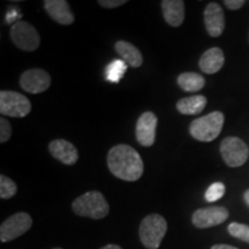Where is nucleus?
<instances>
[{
  "instance_id": "15",
  "label": "nucleus",
  "mask_w": 249,
  "mask_h": 249,
  "mask_svg": "<svg viewBox=\"0 0 249 249\" xmlns=\"http://www.w3.org/2000/svg\"><path fill=\"white\" fill-rule=\"evenodd\" d=\"M161 9L165 21L171 27H180L185 20V2L182 0H163Z\"/></svg>"
},
{
  "instance_id": "22",
  "label": "nucleus",
  "mask_w": 249,
  "mask_h": 249,
  "mask_svg": "<svg viewBox=\"0 0 249 249\" xmlns=\"http://www.w3.org/2000/svg\"><path fill=\"white\" fill-rule=\"evenodd\" d=\"M229 233L239 240L249 244V226L240 223H231L227 227Z\"/></svg>"
},
{
  "instance_id": "30",
  "label": "nucleus",
  "mask_w": 249,
  "mask_h": 249,
  "mask_svg": "<svg viewBox=\"0 0 249 249\" xmlns=\"http://www.w3.org/2000/svg\"><path fill=\"white\" fill-rule=\"evenodd\" d=\"M53 249H61V248H53Z\"/></svg>"
},
{
  "instance_id": "3",
  "label": "nucleus",
  "mask_w": 249,
  "mask_h": 249,
  "mask_svg": "<svg viewBox=\"0 0 249 249\" xmlns=\"http://www.w3.org/2000/svg\"><path fill=\"white\" fill-rule=\"evenodd\" d=\"M224 114L216 111L195 119L189 126V133L195 140L201 142H211L219 136L223 129Z\"/></svg>"
},
{
  "instance_id": "9",
  "label": "nucleus",
  "mask_w": 249,
  "mask_h": 249,
  "mask_svg": "<svg viewBox=\"0 0 249 249\" xmlns=\"http://www.w3.org/2000/svg\"><path fill=\"white\" fill-rule=\"evenodd\" d=\"M229 218V211L224 207L202 208L193 213L192 222L197 229H209L223 224Z\"/></svg>"
},
{
  "instance_id": "19",
  "label": "nucleus",
  "mask_w": 249,
  "mask_h": 249,
  "mask_svg": "<svg viewBox=\"0 0 249 249\" xmlns=\"http://www.w3.org/2000/svg\"><path fill=\"white\" fill-rule=\"evenodd\" d=\"M178 85L183 91L196 92L203 89L205 85L204 77L197 73L193 71H186L178 76Z\"/></svg>"
},
{
  "instance_id": "27",
  "label": "nucleus",
  "mask_w": 249,
  "mask_h": 249,
  "mask_svg": "<svg viewBox=\"0 0 249 249\" xmlns=\"http://www.w3.org/2000/svg\"><path fill=\"white\" fill-rule=\"evenodd\" d=\"M211 249H239V248L233 247V246H230V245H214L211 247Z\"/></svg>"
},
{
  "instance_id": "7",
  "label": "nucleus",
  "mask_w": 249,
  "mask_h": 249,
  "mask_svg": "<svg viewBox=\"0 0 249 249\" xmlns=\"http://www.w3.org/2000/svg\"><path fill=\"white\" fill-rule=\"evenodd\" d=\"M11 38L18 49L23 51H35L39 46V35L36 28L26 21L15 22L11 28Z\"/></svg>"
},
{
  "instance_id": "24",
  "label": "nucleus",
  "mask_w": 249,
  "mask_h": 249,
  "mask_svg": "<svg viewBox=\"0 0 249 249\" xmlns=\"http://www.w3.org/2000/svg\"><path fill=\"white\" fill-rule=\"evenodd\" d=\"M12 135V127L11 124L4 117L0 118V142L5 143L11 139Z\"/></svg>"
},
{
  "instance_id": "18",
  "label": "nucleus",
  "mask_w": 249,
  "mask_h": 249,
  "mask_svg": "<svg viewBox=\"0 0 249 249\" xmlns=\"http://www.w3.org/2000/svg\"><path fill=\"white\" fill-rule=\"evenodd\" d=\"M207 98L204 96H192V97H186L180 99L177 103V110L185 116H193V114H198L204 110L207 107Z\"/></svg>"
},
{
  "instance_id": "4",
  "label": "nucleus",
  "mask_w": 249,
  "mask_h": 249,
  "mask_svg": "<svg viewBox=\"0 0 249 249\" xmlns=\"http://www.w3.org/2000/svg\"><path fill=\"white\" fill-rule=\"evenodd\" d=\"M167 231L166 219L160 214H149L140 225V240L147 249H158Z\"/></svg>"
},
{
  "instance_id": "8",
  "label": "nucleus",
  "mask_w": 249,
  "mask_h": 249,
  "mask_svg": "<svg viewBox=\"0 0 249 249\" xmlns=\"http://www.w3.org/2000/svg\"><path fill=\"white\" fill-rule=\"evenodd\" d=\"M33 226V218L26 213H18L11 216L0 226V240L8 242L18 239L30 230Z\"/></svg>"
},
{
  "instance_id": "23",
  "label": "nucleus",
  "mask_w": 249,
  "mask_h": 249,
  "mask_svg": "<svg viewBox=\"0 0 249 249\" xmlns=\"http://www.w3.org/2000/svg\"><path fill=\"white\" fill-rule=\"evenodd\" d=\"M225 185L223 182H213L205 192V200L208 202H216L225 194Z\"/></svg>"
},
{
  "instance_id": "26",
  "label": "nucleus",
  "mask_w": 249,
  "mask_h": 249,
  "mask_svg": "<svg viewBox=\"0 0 249 249\" xmlns=\"http://www.w3.org/2000/svg\"><path fill=\"white\" fill-rule=\"evenodd\" d=\"M224 4L229 9H232V11H236V9L241 8L242 6L245 5L244 0H225Z\"/></svg>"
},
{
  "instance_id": "14",
  "label": "nucleus",
  "mask_w": 249,
  "mask_h": 249,
  "mask_svg": "<svg viewBox=\"0 0 249 249\" xmlns=\"http://www.w3.org/2000/svg\"><path fill=\"white\" fill-rule=\"evenodd\" d=\"M49 151L55 160L65 165H74L79 160L77 149L66 140H54L49 144Z\"/></svg>"
},
{
  "instance_id": "11",
  "label": "nucleus",
  "mask_w": 249,
  "mask_h": 249,
  "mask_svg": "<svg viewBox=\"0 0 249 249\" xmlns=\"http://www.w3.org/2000/svg\"><path fill=\"white\" fill-rule=\"evenodd\" d=\"M158 119L152 112H144L136 123V140L143 147H151L155 143Z\"/></svg>"
},
{
  "instance_id": "20",
  "label": "nucleus",
  "mask_w": 249,
  "mask_h": 249,
  "mask_svg": "<svg viewBox=\"0 0 249 249\" xmlns=\"http://www.w3.org/2000/svg\"><path fill=\"white\" fill-rule=\"evenodd\" d=\"M127 71V65L124 60H120V59H116V60L111 61L110 64L107 66V70H105V76H107V80L108 82L112 83H118L119 81L123 79Z\"/></svg>"
},
{
  "instance_id": "16",
  "label": "nucleus",
  "mask_w": 249,
  "mask_h": 249,
  "mask_svg": "<svg viewBox=\"0 0 249 249\" xmlns=\"http://www.w3.org/2000/svg\"><path fill=\"white\" fill-rule=\"evenodd\" d=\"M224 53L219 48H213L205 51L200 59V68L207 74H214L222 70L224 65Z\"/></svg>"
},
{
  "instance_id": "6",
  "label": "nucleus",
  "mask_w": 249,
  "mask_h": 249,
  "mask_svg": "<svg viewBox=\"0 0 249 249\" xmlns=\"http://www.w3.org/2000/svg\"><path fill=\"white\" fill-rule=\"evenodd\" d=\"M220 154L230 167L242 166L248 160L249 150L246 143L235 136L224 139L220 144Z\"/></svg>"
},
{
  "instance_id": "21",
  "label": "nucleus",
  "mask_w": 249,
  "mask_h": 249,
  "mask_svg": "<svg viewBox=\"0 0 249 249\" xmlns=\"http://www.w3.org/2000/svg\"><path fill=\"white\" fill-rule=\"evenodd\" d=\"M17 183H15L12 179H9L8 177L1 174V176H0V197H1L2 200H8V198L13 197V196L17 194Z\"/></svg>"
},
{
  "instance_id": "29",
  "label": "nucleus",
  "mask_w": 249,
  "mask_h": 249,
  "mask_svg": "<svg viewBox=\"0 0 249 249\" xmlns=\"http://www.w3.org/2000/svg\"><path fill=\"white\" fill-rule=\"evenodd\" d=\"M244 198H245L246 204H247L249 207V189H248V191H246V193L244 194Z\"/></svg>"
},
{
  "instance_id": "5",
  "label": "nucleus",
  "mask_w": 249,
  "mask_h": 249,
  "mask_svg": "<svg viewBox=\"0 0 249 249\" xmlns=\"http://www.w3.org/2000/svg\"><path fill=\"white\" fill-rule=\"evenodd\" d=\"M31 103L26 96L17 91L0 92V113L13 118H24L30 113Z\"/></svg>"
},
{
  "instance_id": "10",
  "label": "nucleus",
  "mask_w": 249,
  "mask_h": 249,
  "mask_svg": "<svg viewBox=\"0 0 249 249\" xmlns=\"http://www.w3.org/2000/svg\"><path fill=\"white\" fill-rule=\"evenodd\" d=\"M20 85L23 90L30 93H42L51 86V76L40 68L28 70L21 75Z\"/></svg>"
},
{
  "instance_id": "12",
  "label": "nucleus",
  "mask_w": 249,
  "mask_h": 249,
  "mask_svg": "<svg viewBox=\"0 0 249 249\" xmlns=\"http://www.w3.org/2000/svg\"><path fill=\"white\" fill-rule=\"evenodd\" d=\"M204 23L211 37H219L225 29V15L222 6L210 2L204 9Z\"/></svg>"
},
{
  "instance_id": "2",
  "label": "nucleus",
  "mask_w": 249,
  "mask_h": 249,
  "mask_svg": "<svg viewBox=\"0 0 249 249\" xmlns=\"http://www.w3.org/2000/svg\"><path fill=\"white\" fill-rule=\"evenodd\" d=\"M71 209L77 216L102 219L108 214L110 207L101 192L91 191L75 198L71 204Z\"/></svg>"
},
{
  "instance_id": "1",
  "label": "nucleus",
  "mask_w": 249,
  "mask_h": 249,
  "mask_svg": "<svg viewBox=\"0 0 249 249\" xmlns=\"http://www.w3.org/2000/svg\"><path fill=\"white\" fill-rule=\"evenodd\" d=\"M107 166L113 176L124 181H136L144 170L141 156L127 144H118L108 151Z\"/></svg>"
},
{
  "instance_id": "13",
  "label": "nucleus",
  "mask_w": 249,
  "mask_h": 249,
  "mask_svg": "<svg viewBox=\"0 0 249 249\" xmlns=\"http://www.w3.org/2000/svg\"><path fill=\"white\" fill-rule=\"evenodd\" d=\"M44 8L51 18L62 26H71L75 20L70 4L65 0H45Z\"/></svg>"
},
{
  "instance_id": "17",
  "label": "nucleus",
  "mask_w": 249,
  "mask_h": 249,
  "mask_svg": "<svg viewBox=\"0 0 249 249\" xmlns=\"http://www.w3.org/2000/svg\"><path fill=\"white\" fill-rule=\"evenodd\" d=\"M116 51L123 58V60L127 65H129V66L138 68L142 65L143 57L141 52H140V50L136 46L130 44V43L124 42V40H119V42L116 43Z\"/></svg>"
},
{
  "instance_id": "28",
  "label": "nucleus",
  "mask_w": 249,
  "mask_h": 249,
  "mask_svg": "<svg viewBox=\"0 0 249 249\" xmlns=\"http://www.w3.org/2000/svg\"><path fill=\"white\" fill-rule=\"evenodd\" d=\"M101 249H123V248H121L120 246H118V245H107Z\"/></svg>"
},
{
  "instance_id": "25",
  "label": "nucleus",
  "mask_w": 249,
  "mask_h": 249,
  "mask_svg": "<svg viewBox=\"0 0 249 249\" xmlns=\"http://www.w3.org/2000/svg\"><path fill=\"white\" fill-rule=\"evenodd\" d=\"M126 2V0H99L98 4L104 8H116Z\"/></svg>"
}]
</instances>
